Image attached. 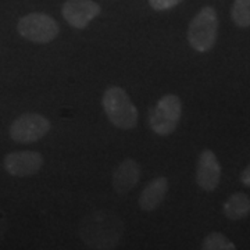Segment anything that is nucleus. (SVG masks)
Segmentation results:
<instances>
[{"label": "nucleus", "instance_id": "f257e3e1", "mask_svg": "<svg viewBox=\"0 0 250 250\" xmlns=\"http://www.w3.org/2000/svg\"><path fill=\"white\" fill-rule=\"evenodd\" d=\"M124 223L113 211H90L81 221L80 236L82 242L95 249H111L123 239Z\"/></svg>", "mask_w": 250, "mask_h": 250}, {"label": "nucleus", "instance_id": "f03ea898", "mask_svg": "<svg viewBox=\"0 0 250 250\" xmlns=\"http://www.w3.org/2000/svg\"><path fill=\"white\" fill-rule=\"evenodd\" d=\"M110 123L121 129H132L138 123V110L128 93L120 86H110L102 99Z\"/></svg>", "mask_w": 250, "mask_h": 250}, {"label": "nucleus", "instance_id": "7ed1b4c3", "mask_svg": "<svg viewBox=\"0 0 250 250\" xmlns=\"http://www.w3.org/2000/svg\"><path fill=\"white\" fill-rule=\"evenodd\" d=\"M218 17L213 7H203L190 21L188 28V42L197 52H208L217 41Z\"/></svg>", "mask_w": 250, "mask_h": 250}, {"label": "nucleus", "instance_id": "20e7f679", "mask_svg": "<svg viewBox=\"0 0 250 250\" xmlns=\"http://www.w3.org/2000/svg\"><path fill=\"white\" fill-rule=\"evenodd\" d=\"M182 103L177 95H166L157 102L150 113L149 124L153 132L161 136L172 134L179 124Z\"/></svg>", "mask_w": 250, "mask_h": 250}, {"label": "nucleus", "instance_id": "39448f33", "mask_svg": "<svg viewBox=\"0 0 250 250\" xmlns=\"http://www.w3.org/2000/svg\"><path fill=\"white\" fill-rule=\"evenodd\" d=\"M17 31L29 42L49 43L59 35V25L54 18L45 13H29L20 18Z\"/></svg>", "mask_w": 250, "mask_h": 250}, {"label": "nucleus", "instance_id": "423d86ee", "mask_svg": "<svg viewBox=\"0 0 250 250\" xmlns=\"http://www.w3.org/2000/svg\"><path fill=\"white\" fill-rule=\"evenodd\" d=\"M50 131V121L38 113H25L10 125V138L18 143H32Z\"/></svg>", "mask_w": 250, "mask_h": 250}, {"label": "nucleus", "instance_id": "0eeeda50", "mask_svg": "<svg viewBox=\"0 0 250 250\" xmlns=\"http://www.w3.org/2000/svg\"><path fill=\"white\" fill-rule=\"evenodd\" d=\"M3 166L10 175L17 178H25L35 175L43 167V157L41 153L32 150L13 152L4 157Z\"/></svg>", "mask_w": 250, "mask_h": 250}, {"label": "nucleus", "instance_id": "6e6552de", "mask_svg": "<svg viewBox=\"0 0 250 250\" xmlns=\"http://www.w3.org/2000/svg\"><path fill=\"white\" fill-rule=\"evenodd\" d=\"M62 13L71 27L83 29L100 14V6L93 0H67Z\"/></svg>", "mask_w": 250, "mask_h": 250}, {"label": "nucleus", "instance_id": "1a4fd4ad", "mask_svg": "<svg viewBox=\"0 0 250 250\" xmlns=\"http://www.w3.org/2000/svg\"><path fill=\"white\" fill-rule=\"evenodd\" d=\"M221 166L214 152L205 150L199 156L196 168V182L200 189L211 192L220 184Z\"/></svg>", "mask_w": 250, "mask_h": 250}, {"label": "nucleus", "instance_id": "9d476101", "mask_svg": "<svg viewBox=\"0 0 250 250\" xmlns=\"http://www.w3.org/2000/svg\"><path fill=\"white\" fill-rule=\"evenodd\" d=\"M141 178V167L134 159H125L113 172V188L118 195L132 192Z\"/></svg>", "mask_w": 250, "mask_h": 250}, {"label": "nucleus", "instance_id": "9b49d317", "mask_svg": "<svg viewBox=\"0 0 250 250\" xmlns=\"http://www.w3.org/2000/svg\"><path fill=\"white\" fill-rule=\"evenodd\" d=\"M168 181L166 177H157L147 184L139 196V206L143 211H153L159 208L167 195Z\"/></svg>", "mask_w": 250, "mask_h": 250}, {"label": "nucleus", "instance_id": "f8f14e48", "mask_svg": "<svg viewBox=\"0 0 250 250\" xmlns=\"http://www.w3.org/2000/svg\"><path fill=\"white\" fill-rule=\"evenodd\" d=\"M224 214L232 221H239L250 214V197L243 192H236L224 203Z\"/></svg>", "mask_w": 250, "mask_h": 250}, {"label": "nucleus", "instance_id": "ddd939ff", "mask_svg": "<svg viewBox=\"0 0 250 250\" xmlns=\"http://www.w3.org/2000/svg\"><path fill=\"white\" fill-rule=\"evenodd\" d=\"M202 248L206 250H235L236 246L221 232L208 233L203 241Z\"/></svg>", "mask_w": 250, "mask_h": 250}, {"label": "nucleus", "instance_id": "4468645a", "mask_svg": "<svg viewBox=\"0 0 250 250\" xmlns=\"http://www.w3.org/2000/svg\"><path fill=\"white\" fill-rule=\"evenodd\" d=\"M231 14L238 27H250V0H235Z\"/></svg>", "mask_w": 250, "mask_h": 250}, {"label": "nucleus", "instance_id": "2eb2a0df", "mask_svg": "<svg viewBox=\"0 0 250 250\" xmlns=\"http://www.w3.org/2000/svg\"><path fill=\"white\" fill-rule=\"evenodd\" d=\"M182 0H149L152 9L157 10V11H164V10H170L179 4Z\"/></svg>", "mask_w": 250, "mask_h": 250}, {"label": "nucleus", "instance_id": "dca6fc26", "mask_svg": "<svg viewBox=\"0 0 250 250\" xmlns=\"http://www.w3.org/2000/svg\"><path fill=\"white\" fill-rule=\"evenodd\" d=\"M241 181L243 185H246V187H250V164L243 170L241 175Z\"/></svg>", "mask_w": 250, "mask_h": 250}, {"label": "nucleus", "instance_id": "f3484780", "mask_svg": "<svg viewBox=\"0 0 250 250\" xmlns=\"http://www.w3.org/2000/svg\"><path fill=\"white\" fill-rule=\"evenodd\" d=\"M4 231H6V221L3 218V215L0 213V242L3 241V236H4Z\"/></svg>", "mask_w": 250, "mask_h": 250}]
</instances>
